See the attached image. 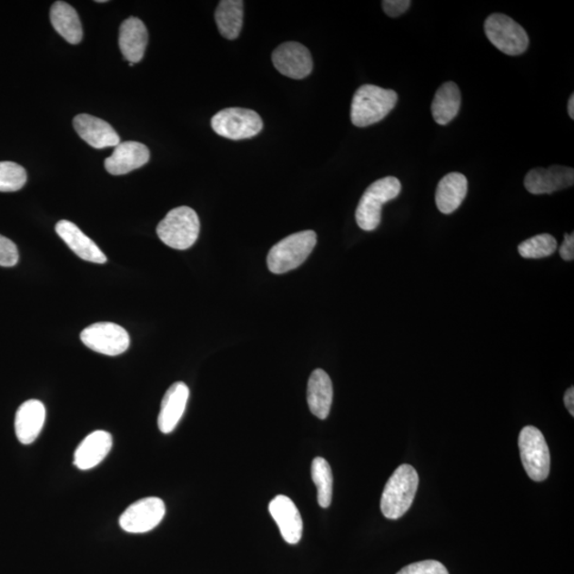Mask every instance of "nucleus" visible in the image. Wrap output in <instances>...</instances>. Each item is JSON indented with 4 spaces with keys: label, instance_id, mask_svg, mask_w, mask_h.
<instances>
[{
    "label": "nucleus",
    "instance_id": "obj_1",
    "mask_svg": "<svg viewBox=\"0 0 574 574\" xmlns=\"http://www.w3.org/2000/svg\"><path fill=\"white\" fill-rule=\"evenodd\" d=\"M398 94L380 86L365 85L357 88L351 105V122L364 128L381 122L395 108Z\"/></svg>",
    "mask_w": 574,
    "mask_h": 574
},
{
    "label": "nucleus",
    "instance_id": "obj_2",
    "mask_svg": "<svg viewBox=\"0 0 574 574\" xmlns=\"http://www.w3.org/2000/svg\"><path fill=\"white\" fill-rule=\"evenodd\" d=\"M419 477L411 465H401L389 478L381 498L382 514L388 519H399L412 507L418 493Z\"/></svg>",
    "mask_w": 574,
    "mask_h": 574
},
{
    "label": "nucleus",
    "instance_id": "obj_3",
    "mask_svg": "<svg viewBox=\"0 0 574 574\" xmlns=\"http://www.w3.org/2000/svg\"><path fill=\"white\" fill-rule=\"evenodd\" d=\"M401 182L396 176H386L366 189L357 207V223L364 231H374L381 223L382 206L399 196Z\"/></svg>",
    "mask_w": 574,
    "mask_h": 574
},
{
    "label": "nucleus",
    "instance_id": "obj_4",
    "mask_svg": "<svg viewBox=\"0 0 574 574\" xmlns=\"http://www.w3.org/2000/svg\"><path fill=\"white\" fill-rule=\"evenodd\" d=\"M317 243V236L312 230L294 233L270 249L267 267L271 273L281 275L298 268L311 255Z\"/></svg>",
    "mask_w": 574,
    "mask_h": 574
},
{
    "label": "nucleus",
    "instance_id": "obj_5",
    "mask_svg": "<svg viewBox=\"0 0 574 574\" xmlns=\"http://www.w3.org/2000/svg\"><path fill=\"white\" fill-rule=\"evenodd\" d=\"M200 232L197 213L191 207L179 206L168 212L156 227L157 237L168 247L186 250L196 243Z\"/></svg>",
    "mask_w": 574,
    "mask_h": 574
},
{
    "label": "nucleus",
    "instance_id": "obj_6",
    "mask_svg": "<svg viewBox=\"0 0 574 574\" xmlns=\"http://www.w3.org/2000/svg\"><path fill=\"white\" fill-rule=\"evenodd\" d=\"M521 462L528 476L535 482L545 481L550 473V451L544 435L538 428H523L519 439Z\"/></svg>",
    "mask_w": 574,
    "mask_h": 574
},
{
    "label": "nucleus",
    "instance_id": "obj_7",
    "mask_svg": "<svg viewBox=\"0 0 574 574\" xmlns=\"http://www.w3.org/2000/svg\"><path fill=\"white\" fill-rule=\"evenodd\" d=\"M211 125L218 136L233 141L247 140L263 129L261 116L254 110L244 108L219 111L213 116Z\"/></svg>",
    "mask_w": 574,
    "mask_h": 574
},
{
    "label": "nucleus",
    "instance_id": "obj_8",
    "mask_svg": "<svg viewBox=\"0 0 574 574\" xmlns=\"http://www.w3.org/2000/svg\"><path fill=\"white\" fill-rule=\"evenodd\" d=\"M484 29L490 43L503 54L519 55L529 47L527 31L508 15H491L485 22Z\"/></svg>",
    "mask_w": 574,
    "mask_h": 574
},
{
    "label": "nucleus",
    "instance_id": "obj_9",
    "mask_svg": "<svg viewBox=\"0 0 574 574\" xmlns=\"http://www.w3.org/2000/svg\"><path fill=\"white\" fill-rule=\"evenodd\" d=\"M80 338L87 348L110 357L122 355L130 345L128 332L113 323H97L87 327L82 331Z\"/></svg>",
    "mask_w": 574,
    "mask_h": 574
},
{
    "label": "nucleus",
    "instance_id": "obj_10",
    "mask_svg": "<svg viewBox=\"0 0 574 574\" xmlns=\"http://www.w3.org/2000/svg\"><path fill=\"white\" fill-rule=\"evenodd\" d=\"M166 513V504L160 498H144L125 510L119 519V526L127 533H147L160 525Z\"/></svg>",
    "mask_w": 574,
    "mask_h": 574
},
{
    "label": "nucleus",
    "instance_id": "obj_11",
    "mask_svg": "<svg viewBox=\"0 0 574 574\" xmlns=\"http://www.w3.org/2000/svg\"><path fill=\"white\" fill-rule=\"evenodd\" d=\"M273 63L277 72L296 80L307 78L313 71L310 50L297 42L284 43L277 47Z\"/></svg>",
    "mask_w": 574,
    "mask_h": 574
},
{
    "label": "nucleus",
    "instance_id": "obj_12",
    "mask_svg": "<svg viewBox=\"0 0 574 574\" xmlns=\"http://www.w3.org/2000/svg\"><path fill=\"white\" fill-rule=\"evenodd\" d=\"M573 183V168L553 166L549 168H535L529 172L525 179V187L533 195H544L570 187Z\"/></svg>",
    "mask_w": 574,
    "mask_h": 574
},
{
    "label": "nucleus",
    "instance_id": "obj_13",
    "mask_svg": "<svg viewBox=\"0 0 574 574\" xmlns=\"http://www.w3.org/2000/svg\"><path fill=\"white\" fill-rule=\"evenodd\" d=\"M269 513L279 527L282 538L289 545L298 544L304 531V522L291 498L279 495L269 503Z\"/></svg>",
    "mask_w": 574,
    "mask_h": 574
},
{
    "label": "nucleus",
    "instance_id": "obj_14",
    "mask_svg": "<svg viewBox=\"0 0 574 574\" xmlns=\"http://www.w3.org/2000/svg\"><path fill=\"white\" fill-rule=\"evenodd\" d=\"M150 159L147 146L138 142L119 143L113 154L106 157L105 167L106 172L115 176L126 175L132 170L141 168Z\"/></svg>",
    "mask_w": 574,
    "mask_h": 574
},
{
    "label": "nucleus",
    "instance_id": "obj_15",
    "mask_svg": "<svg viewBox=\"0 0 574 574\" xmlns=\"http://www.w3.org/2000/svg\"><path fill=\"white\" fill-rule=\"evenodd\" d=\"M74 127L82 140L96 149L116 147L121 143L112 126L98 117L79 115L74 118Z\"/></svg>",
    "mask_w": 574,
    "mask_h": 574
},
{
    "label": "nucleus",
    "instance_id": "obj_16",
    "mask_svg": "<svg viewBox=\"0 0 574 574\" xmlns=\"http://www.w3.org/2000/svg\"><path fill=\"white\" fill-rule=\"evenodd\" d=\"M189 389L186 383L176 382L167 389L161 403L157 426L164 434L172 433L186 412Z\"/></svg>",
    "mask_w": 574,
    "mask_h": 574
},
{
    "label": "nucleus",
    "instance_id": "obj_17",
    "mask_svg": "<svg viewBox=\"0 0 574 574\" xmlns=\"http://www.w3.org/2000/svg\"><path fill=\"white\" fill-rule=\"evenodd\" d=\"M46 419V408L39 400H28L18 408L15 433L23 445L33 444L39 438Z\"/></svg>",
    "mask_w": 574,
    "mask_h": 574
},
{
    "label": "nucleus",
    "instance_id": "obj_18",
    "mask_svg": "<svg viewBox=\"0 0 574 574\" xmlns=\"http://www.w3.org/2000/svg\"><path fill=\"white\" fill-rule=\"evenodd\" d=\"M113 445L111 434L95 431L81 441L74 456V464L80 470L94 468L108 456Z\"/></svg>",
    "mask_w": 574,
    "mask_h": 574
},
{
    "label": "nucleus",
    "instance_id": "obj_19",
    "mask_svg": "<svg viewBox=\"0 0 574 574\" xmlns=\"http://www.w3.org/2000/svg\"><path fill=\"white\" fill-rule=\"evenodd\" d=\"M55 231L68 247L82 260L96 264H105L106 262V257L99 249L98 246L72 222L60 220L55 225Z\"/></svg>",
    "mask_w": 574,
    "mask_h": 574
},
{
    "label": "nucleus",
    "instance_id": "obj_20",
    "mask_svg": "<svg viewBox=\"0 0 574 574\" xmlns=\"http://www.w3.org/2000/svg\"><path fill=\"white\" fill-rule=\"evenodd\" d=\"M148 44V31L145 24L136 17H129L119 29V48L129 65L144 58Z\"/></svg>",
    "mask_w": 574,
    "mask_h": 574
},
{
    "label": "nucleus",
    "instance_id": "obj_21",
    "mask_svg": "<svg viewBox=\"0 0 574 574\" xmlns=\"http://www.w3.org/2000/svg\"><path fill=\"white\" fill-rule=\"evenodd\" d=\"M333 386L329 375L323 369L312 372L307 383V403L313 415L326 419L330 414Z\"/></svg>",
    "mask_w": 574,
    "mask_h": 574
},
{
    "label": "nucleus",
    "instance_id": "obj_22",
    "mask_svg": "<svg viewBox=\"0 0 574 574\" xmlns=\"http://www.w3.org/2000/svg\"><path fill=\"white\" fill-rule=\"evenodd\" d=\"M468 192V181L459 173H450L444 176L438 183L435 201L438 210L443 214H451L457 211L463 204Z\"/></svg>",
    "mask_w": 574,
    "mask_h": 574
},
{
    "label": "nucleus",
    "instance_id": "obj_23",
    "mask_svg": "<svg viewBox=\"0 0 574 574\" xmlns=\"http://www.w3.org/2000/svg\"><path fill=\"white\" fill-rule=\"evenodd\" d=\"M50 21L63 39L71 44H78L84 37L82 25L77 11L65 2H55L50 9Z\"/></svg>",
    "mask_w": 574,
    "mask_h": 574
},
{
    "label": "nucleus",
    "instance_id": "obj_24",
    "mask_svg": "<svg viewBox=\"0 0 574 574\" xmlns=\"http://www.w3.org/2000/svg\"><path fill=\"white\" fill-rule=\"evenodd\" d=\"M460 92L454 82H446L435 94L432 103V116L438 125L445 126L457 117L460 109Z\"/></svg>",
    "mask_w": 574,
    "mask_h": 574
},
{
    "label": "nucleus",
    "instance_id": "obj_25",
    "mask_svg": "<svg viewBox=\"0 0 574 574\" xmlns=\"http://www.w3.org/2000/svg\"><path fill=\"white\" fill-rule=\"evenodd\" d=\"M216 21L220 35L226 39L236 40L243 27L244 2L223 0L216 11Z\"/></svg>",
    "mask_w": 574,
    "mask_h": 574
},
{
    "label": "nucleus",
    "instance_id": "obj_26",
    "mask_svg": "<svg viewBox=\"0 0 574 574\" xmlns=\"http://www.w3.org/2000/svg\"><path fill=\"white\" fill-rule=\"evenodd\" d=\"M311 472L312 480L317 488L319 507L329 508L333 493V475L329 463L323 458H314Z\"/></svg>",
    "mask_w": 574,
    "mask_h": 574
},
{
    "label": "nucleus",
    "instance_id": "obj_27",
    "mask_svg": "<svg viewBox=\"0 0 574 574\" xmlns=\"http://www.w3.org/2000/svg\"><path fill=\"white\" fill-rule=\"evenodd\" d=\"M558 249V242L551 235L535 236L519 246V251L525 258H542L550 257Z\"/></svg>",
    "mask_w": 574,
    "mask_h": 574
},
{
    "label": "nucleus",
    "instance_id": "obj_28",
    "mask_svg": "<svg viewBox=\"0 0 574 574\" xmlns=\"http://www.w3.org/2000/svg\"><path fill=\"white\" fill-rule=\"evenodd\" d=\"M26 170L15 162H0V192L20 191L26 185Z\"/></svg>",
    "mask_w": 574,
    "mask_h": 574
},
{
    "label": "nucleus",
    "instance_id": "obj_29",
    "mask_svg": "<svg viewBox=\"0 0 574 574\" xmlns=\"http://www.w3.org/2000/svg\"><path fill=\"white\" fill-rule=\"evenodd\" d=\"M397 574H449V572L439 561L428 559L402 568Z\"/></svg>",
    "mask_w": 574,
    "mask_h": 574
},
{
    "label": "nucleus",
    "instance_id": "obj_30",
    "mask_svg": "<svg viewBox=\"0 0 574 574\" xmlns=\"http://www.w3.org/2000/svg\"><path fill=\"white\" fill-rule=\"evenodd\" d=\"M20 255L16 245L8 237L0 236V267H14L18 262Z\"/></svg>",
    "mask_w": 574,
    "mask_h": 574
},
{
    "label": "nucleus",
    "instance_id": "obj_31",
    "mask_svg": "<svg viewBox=\"0 0 574 574\" xmlns=\"http://www.w3.org/2000/svg\"><path fill=\"white\" fill-rule=\"evenodd\" d=\"M411 4L409 0H384L382 7L388 16L397 17L405 14Z\"/></svg>",
    "mask_w": 574,
    "mask_h": 574
},
{
    "label": "nucleus",
    "instance_id": "obj_32",
    "mask_svg": "<svg viewBox=\"0 0 574 574\" xmlns=\"http://www.w3.org/2000/svg\"><path fill=\"white\" fill-rule=\"evenodd\" d=\"M559 256L565 261H573L574 258V236L565 235L564 243L559 247Z\"/></svg>",
    "mask_w": 574,
    "mask_h": 574
},
{
    "label": "nucleus",
    "instance_id": "obj_33",
    "mask_svg": "<svg viewBox=\"0 0 574 574\" xmlns=\"http://www.w3.org/2000/svg\"><path fill=\"white\" fill-rule=\"evenodd\" d=\"M565 406L568 409V412L570 413L571 416H574V388H570L567 390L564 397Z\"/></svg>",
    "mask_w": 574,
    "mask_h": 574
},
{
    "label": "nucleus",
    "instance_id": "obj_34",
    "mask_svg": "<svg viewBox=\"0 0 574 574\" xmlns=\"http://www.w3.org/2000/svg\"><path fill=\"white\" fill-rule=\"evenodd\" d=\"M568 115L574 119V95L572 94L569 102H568Z\"/></svg>",
    "mask_w": 574,
    "mask_h": 574
}]
</instances>
